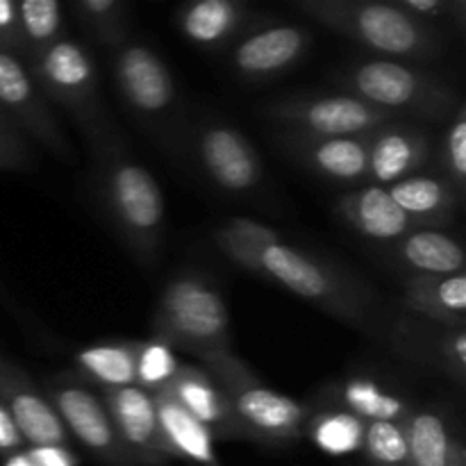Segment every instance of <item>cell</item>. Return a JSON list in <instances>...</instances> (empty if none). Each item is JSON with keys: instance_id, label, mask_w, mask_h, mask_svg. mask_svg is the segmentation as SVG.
<instances>
[{"instance_id": "cell-1", "label": "cell", "mask_w": 466, "mask_h": 466, "mask_svg": "<svg viewBox=\"0 0 466 466\" xmlns=\"http://www.w3.org/2000/svg\"><path fill=\"white\" fill-rule=\"evenodd\" d=\"M214 244L237 267L299 296L380 344L394 308L364 278L332 259L287 244L276 230L250 218H230L214 232Z\"/></svg>"}, {"instance_id": "cell-31", "label": "cell", "mask_w": 466, "mask_h": 466, "mask_svg": "<svg viewBox=\"0 0 466 466\" xmlns=\"http://www.w3.org/2000/svg\"><path fill=\"white\" fill-rule=\"evenodd\" d=\"M309 437L328 455H346L362 449L364 423L339 408L309 414Z\"/></svg>"}, {"instance_id": "cell-6", "label": "cell", "mask_w": 466, "mask_h": 466, "mask_svg": "<svg viewBox=\"0 0 466 466\" xmlns=\"http://www.w3.org/2000/svg\"><path fill=\"white\" fill-rule=\"evenodd\" d=\"M205 371L226 394L246 441L285 449L303 437L312 414L308 405L271 390L239 355L226 350L209 360Z\"/></svg>"}, {"instance_id": "cell-18", "label": "cell", "mask_w": 466, "mask_h": 466, "mask_svg": "<svg viewBox=\"0 0 466 466\" xmlns=\"http://www.w3.org/2000/svg\"><path fill=\"white\" fill-rule=\"evenodd\" d=\"M103 403L123 449L137 466H164L171 460L159 431L153 394L141 387L103 391Z\"/></svg>"}, {"instance_id": "cell-41", "label": "cell", "mask_w": 466, "mask_h": 466, "mask_svg": "<svg viewBox=\"0 0 466 466\" xmlns=\"http://www.w3.org/2000/svg\"><path fill=\"white\" fill-rule=\"evenodd\" d=\"M5 466H36V464H35V460H32V455L27 453V451H21V453L5 458Z\"/></svg>"}, {"instance_id": "cell-27", "label": "cell", "mask_w": 466, "mask_h": 466, "mask_svg": "<svg viewBox=\"0 0 466 466\" xmlns=\"http://www.w3.org/2000/svg\"><path fill=\"white\" fill-rule=\"evenodd\" d=\"M141 344L144 341L116 339L82 349L73 360L80 382H89L103 391L137 387Z\"/></svg>"}, {"instance_id": "cell-42", "label": "cell", "mask_w": 466, "mask_h": 466, "mask_svg": "<svg viewBox=\"0 0 466 466\" xmlns=\"http://www.w3.org/2000/svg\"><path fill=\"white\" fill-rule=\"evenodd\" d=\"M0 127H14V123H12V121H9V118H7V116H5V114H3V112H0Z\"/></svg>"}, {"instance_id": "cell-40", "label": "cell", "mask_w": 466, "mask_h": 466, "mask_svg": "<svg viewBox=\"0 0 466 466\" xmlns=\"http://www.w3.org/2000/svg\"><path fill=\"white\" fill-rule=\"evenodd\" d=\"M449 18L460 27V30H464V25H466V3L464 0H453V3H451Z\"/></svg>"}, {"instance_id": "cell-19", "label": "cell", "mask_w": 466, "mask_h": 466, "mask_svg": "<svg viewBox=\"0 0 466 466\" xmlns=\"http://www.w3.org/2000/svg\"><path fill=\"white\" fill-rule=\"evenodd\" d=\"M380 253L405 280L423 276H458L466 267L462 244L441 230L417 228L394 244L382 246Z\"/></svg>"}, {"instance_id": "cell-22", "label": "cell", "mask_w": 466, "mask_h": 466, "mask_svg": "<svg viewBox=\"0 0 466 466\" xmlns=\"http://www.w3.org/2000/svg\"><path fill=\"white\" fill-rule=\"evenodd\" d=\"M255 21V9L241 0H194L176 14L182 36L203 50H228Z\"/></svg>"}, {"instance_id": "cell-9", "label": "cell", "mask_w": 466, "mask_h": 466, "mask_svg": "<svg viewBox=\"0 0 466 466\" xmlns=\"http://www.w3.org/2000/svg\"><path fill=\"white\" fill-rule=\"evenodd\" d=\"M262 114L280 132L305 137H367L400 118L346 91L282 96L264 105Z\"/></svg>"}, {"instance_id": "cell-25", "label": "cell", "mask_w": 466, "mask_h": 466, "mask_svg": "<svg viewBox=\"0 0 466 466\" xmlns=\"http://www.w3.org/2000/svg\"><path fill=\"white\" fill-rule=\"evenodd\" d=\"M400 309L441 326H466V276H423L403 282Z\"/></svg>"}, {"instance_id": "cell-36", "label": "cell", "mask_w": 466, "mask_h": 466, "mask_svg": "<svg viewBox=\"0 0 466 466\" xmlns=\"http://www.w3.org/2000/svg\"><path fill=\"white\" fill-rule=\"evenodd\" d=\"M403 14L423 25H437L440 18H449L453 0H391Z\"/></svg>"}, {"instance_id": "cell-28", "label": "cell", "mask_w": 466, "mask_h": 466, "mask_svg": "<svg viewBox=\"0 0 466 466\" xmlns=\"http://www.w3.org/2000/svg\"><path fill=\"white\" fill-rule=\"evenodd\" d=\"M335 408L353 414L362 423L373 421H396L405 423L410 414L414 412L412 400L394 390H387L378 380L371 378H350L341 382L335 390V400H330Z\"/></svg>"}, {"instance_id": "cell-13", "label": "cell", "mask_w": 466, "mask_h": 466, "mask_svg": "<svg viewBox=\"0 0 466 466\" xmlns=\"http://www.w3.org/2000/svg\"><path fill=\"white\" fill-rule=\"evenodd\" d=\"M0 112L18 132L39 141L55 157H73L68 137L64 135L50 103L32 80L25 59L9 50H0Z\"/></svg>"}, {"instance_id": "cell-2", "label": "cell", "mask_w": 466, "mask_h": 466, "mask_svg": "<svg viewBox=\"0 0 466 466\" xmlns=\"http://www.w3.org/2000/svg\"><path fill=\"white\" fill-rule=\"evenodd\" d=\"M86 144L94 196L105 223L137 264L153 268L167 237V209L157 180L135 159L112 118L100 123Z\"/></svg>"}, {"instance_id": "cell-3", "label": "cell", "mask_w": 466, "mask_h": 466, "mask_svg": "<svg viewBox=\"0 0 466 466\" xmlns=\"http://www.w3.org/2000/svg\"><path fill=\"white\" fill-rule=\"evenodd\" d=\"M294 7L339 36L358 41L380 59L431 62L446 48L440 27L414 21L391 0H299Z\"/></svg>"}, {"instance_id": "cell-17", "label": "cell", "mask_w": 466, "mask_h": 466, "mask_svg": "<svg viewBox=\"0 0 466 466\" xmlns=\"http://www.w3.org/2000/svg\"><path fill=\"white\" fill-rule=\"evenodd\" d=\"M0 403L12 414L25 446L30 449H46V446L66 449L71 437L48 396L35 385V380L16 362L5 355H0Z\"/></svg>"}, {"instance_id": "cell-11", "label": "cell", "mask_w": 466, "mask_h": 466, "mask_svg": "<svg viewBox=\"0 0 466 466\" xmlns=\"http://www.w3.org/2000/svg\"><path fill=\"white\" fill-rule=\"evenodd\" d=\"M380 346L405 362L435 369L458 387L466 382V326H441L394 309Z\"/></svg>"}, {"instance_id": "cell-14", "label": "cell", "mask_w": 466, "mask_h": 466, "mask_svg": "<svg viewBox=\"0 0 466 466\" xmlns=\"http://www.w3.org/2000/svg\"><path fill=\"white\" fill-rule=\"evenodd\" d=\"M48 400L62 419L68 437H76L105 466H137L123 449L103 399L85 382L59 380L48 387Z\"/></svg>"}, {"instance_id": "cell-5", "label": "cell", "mask_w": 466, "mask_h": 466, "mask_svg": "<svg viewBox=\"0 0 466 466\" xmlns=\"http://www.w3.org/2000/svg\"><path fill=\"white\" fill-rule=\"evenodd\" d=\"M112 77L127 114L164 148L185 150L180 91L162 55L130 36L112 50Z\"/></svg>"}, {"instance_id": "cell-34", "label": "cell", "mask_w": 466, "mask_h": 466, "mask_svg": "<svg viewBox=\"0 0 466 466\" xmlns=\"http://www.w3.org/2000/svg\"><path fill=\"white\" fill-rule=\"evenodd\" d=\"M180 364L182 362L176 358V350L150 337L148 341L141 344L139 364H137V387L150 391V394L162 390L176 376Z\"/></svg>"}, {"instance_id": "cell-16", "label": "cell", "mask_w": 466, "mask_h": 466, "mask_svg": "<svg viewBox=\"0 0 466 466\" xmlns=\"http://www.w3.org/2000/svg\"><path fill=\"white\" fill-rule=\"evenodd\" d=\"M435 155V139L423 123L394 118L369 135L367 185L390 189L396 182L417 176Z\"/></svg>"}, {"instance_id": "cell-32", "label": "cell", "mask_w": 466, "mask_h": 466, "mask_svg": "<svg viewBox=\"0 0 466 466\" xmlns=\"http://www.w3.org/2000/svg\"><path fill=\"white\" fill-rule=\"evenodd\" d=\"M460 196H466V105L451 114L449 127L437 148V171Z\"/></svg>"}, {"instance_id": "cell-24", "label": "cell", "mask_w": 466, "mask_h": 466, "mask_svg": "<svg viewBox=\"0 0 466 466\" xmlns=\"http://www.w3.org/2000/svg\"><path fill=\"white\" fill-rule=\"evenodd\" d=\"M410 466H466L462 440L455 435L449 414L428 405L417 408L405 421Z\"/></svg>"}, {"instance_id": "cell-15", "label": "cell", "mask_w": 466, "mask_h": 466, "mask_svg": "<svg viewBox=\"0 0 466 466\" xmlns=\"http://www.w3.org/2000/svg\"><path fill=\"white\" fill-rule=\"evenodd\" d=\"M278 146L300 168L330 185H367L369 135L367 137H305L278 132Z\"/></svg>"}, {"instance_id": "cell-23", "label": "cell", "mask_w": 466, "mask_h": 466, "mask_svg": "<svg viewBox=\"0 0 466 466\" xmlns=\"http://www.w3.org/2000/svg\"><path fill=\"white\" fill-rule=\"evenodd\" d=\"M390 194L400 212L414 228L440 230L451 226L462 208V196L440 173H417L390 187Z\"/></svg>"}, {"instance_id": "cell-39", "label": "cell", "mask_w": 466, "mask_h": 466, "mask_svg": "<svg viewBox=\"0 0 466 466\" xmlns=\"http://www.w3.org/2000/svg\"><path fill=\"white\" fill-rule=\"evenodd\" d=\"M36 466H76V458L62 446H46V449H27Z\"/></svg>"}, {"instance_id": "cell-38", "label": "cell", "mask_w": 466, "mask_h": 466, "mask_svg": "<svg viewBox=\"0 0 466 466\" xmlns=\"http://www.w3.org/2000/svg\"><path fill=\"white\" fill-rule=\"evenodd\" d=\"M21 451H25V441H23L12 414H9L7 408L0 403V455H3V458H9V455H16L21 453Z\"/></svg>"}, {"instance_id": "cell-8", "label": "cell", "mask_w": 466, "mask_h": 466, "mask_svg": "<svg viewBox=\"0 0 466 466\" xmlns=\"http://www.w3.org/2000/svg\"><path fill=\"white\" fill-rule=\"evenodd\" d=\"M23 59L44 98L66 109L82 135L89 137L100 123L107 121L100 100L98 66L80 41L62 36L48 48Z\"/></svg>"}, {"instance_id": "cell-37", "label": "cell", "mask_w": 466, "mask_h": 466, "mask_svg": "<svg viewBox=\"0 0 466 466\" xmlns=\"http://www.w3.org/2000/svg\"><path fill=\"white\" fill-rule=\"evenodd\" d=\"M0 50L21 55L18 0H0Z\"/></svg>"}, {"instance_id": "cell-35", "label": "cell", "mask_w": 466, "mask_h": 466, "mask_svg": "<svg viewBox=\"0 0 466 466\" xmlns=\"http://www.w3.org/2000/svg\"><path fill=\"white\" fill-rule=\"evenodd\" d=\"M35 162L30 141L16 127H0V171H23Z\"/></svg>"}, {"instance_id": "cell-12", "label": "cell", "mask_w": 466, "mask_h": 466, "mask_svg": "<svg viewBox=\"0 0 466 466\" xmlns=\"http://www.w3.org/2000/svg\"><path fill=\"white\" fill-rule=\"evenodd\" d=\"M312 48V32L296 23L255 21L228 48V66L248 82L287 76Z\"/></svg>"}, {"instance_id": "cell-29", "label": "cell", "mask_w": 466, "mask_h": 466, "mask_svg": "<svg viewBox=\"0 0 466 466\" xmlns=\"http://www.w3.org/2000/svg\"><path fill=\"white\" fill-rule=\"evenodd\" d=\"M68 12L109 53L132 36V12L126 0H73Z\"/></svg>"}, {"instance_id": "cell-30", "label": "cell", "mask_w": 466, "mask_h": 466, "mask_svg": "<svg viewBox=\"0 0 466 466\" xmlns=\"http://www.w3.org/2000/svg\"><path fill=\"white\" fill-rule=\"evenodd\" d=\"M21 57L39 53L66 36V7L59 0H18Z\"/></svg>"}, {"instance_id": "cell-20", "label": "cell", "mask_w": 466, "mask_h": 466, "mask_svg": "<svg viewBox=\"0 0 466 466\" xmlns=\"http://www.w3.org/2000/svg\"><path fill=\"white\" fill-rule=\"evenodd\" d=\"M337 217L344 226H349L355 235L371 241L376 246H390L417 230L408 217L400 212L399 205L391 198L385 187L362 185L339 196L335 205Z\"/></svg>"}, {"instance_id": "cell-33", "label": "cell", "mask_w": 466, "mask_h": 466, "mask_svg": "<svg viewBox=\"0 0 466 466\" xmlns=\"http://www.w3.org/2000/svg\"><path fill=\"white\" fill-rule=\"evenodd\" d=\"M362 453L371 466H410V449L408 437H405V423H364Z\"/></svg>"}, {"instance_id": "cell-10", "label": "cell", "mask_w": 466, "mask_h": 466, "mask_svg": "<svg viewBox=\"0 0 466 466\" xmlns=\"http://www.w3.org/2000/svg\"><path fill=\"white\" fill-rule=\"evenodd\" d=\"M185 148L191 150L203 176L228 196H246L259 189L264 167L258 150L239 127L217 116H205L191 135Z\"/></svg>"}, {"instance_id": "cell-21", "label": "cell", "mask_w": 466, "mask_h": 466, "mask_svg": "<svg viewBox=\"0 0 466 466\" xmlns=\"http://www.w3.org/2000/svg\"><path fill=\"white\" fill-rule=\"evenodd\" d=\"M162 390L173 400H177L196 421L203 423L212 432L214 440H244L226 394L205 369L194 367V364H180L176 376Z\"/></svg>"}, {"instance_id": "cell-7", "label": "cell", "mask_w": 466, "mask_h": 466, "mask_svg": "<svg viewBox=\"0 0 466 466\" xmlns=\"http://www.w3.org/2000/svg\"><path fill=\"white\" fill-rule=\"evenodd\" d=\"M153 339L208 364L230 349V312L203 276L180 273L164 287L153 317Z\"/></svg>"}, {"instance_id": "cell-26", "label": "cell", "mask_w": 466, "mask_h": 466, "mask_svg": "<svg viewBox=\"0 0 466 466\" xmlns=\"http://www.w3.org/2000/svg\"><path fill=\"white\" fill-rule=\"evenodd\" d=\"M153 400L164 446H167L171 460H187V462L198 466H221L217 449H214L212 432L203 423L196 421L164 390L153 391Z\"/></svg>"}, {"instance_id": "cell-4", "label": "cell", "mask_w": 466, "mask_h": 466, "mask_svg": "<svg viewBox=\"0 0 466 466\" xmlns=\"http://www.w3.org/2000/svg\"><path fill=\"white\" fill-rule=\"evenodd\" d=\"M332 80L346 94L419 123L446 121L462 103L440 76L396 59H353L337 68Z\"/></svg>"}]
</instances>
